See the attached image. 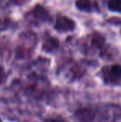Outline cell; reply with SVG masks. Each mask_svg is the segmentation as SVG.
Returning a JSON list of instances; mask_svg holds the SVG:
<instances>
[{"mask_svg": "<svg viewBox=\"0 0 121 122\" xmlns=\"http://www.w3.org/2000/svg\"><path fill=\"white\" fill-rule=\"evenodd\" d=\"M76 27V23L72 19L66 16H58L56 20L54 28L58 32H71Z\"/></svg>", "mask_w": 121, "mask_h": 122, "instance_id": "3957f363", "label": "cell"}, {"mask_svg": "<svg viewBox=\"0 0 121 122\" xmlns=\"http://www.w3.org/2000/svg\"><path fill=\"white\" fill-rule=\"evenodd\" d=\"M0 122H3V121H2V119H1V117H0Z\"/></svg>", "mask_w": 121, "mask_h": 122, "instance_id": "9c48e42d", "label": "cell"}, {"mask_svg": "<svg viewBox=\"0 0 121 122\" xmlns=\"http://www.w3.org/2000/svg\"><path fill=\"white\" fill-rule=\"evenodd\" d=\"M102 78L105 84L118 85L121 81V66L114 64L102 69Z\"/></svg>", "mask_w": 121, "mask_h": 122, "instance_id": "7a4b0ae2", "label": "cell"}, {"mask_svg": "<svg viewBox=\"0 0 121 122\" xmlns=\"http://www.w3.org/2000/svg\"><path fill=\"white\" fill-rule=\"evenodd\" d=\"M107 4L110 11L121 13V0H109Z\"/></svg>", "mask_w": 121, "mask_h": 122, "instance_id": "8992f818", "label": "cell"}, {"mask_svg": "<svg viewBox=\"0 0 121 122\" xmlns=\"http://www.w3.org/2000/svg\"><path fill=\"white\" fill-rule=\"evenodd\" d=\"M76 6L80 11L91 13L95 9V3L91 0H76Z\"/></svg>", "mask_w": 121, "mask_h": 122, "instance_id": "277c9868", "label": "cell"}, {"mask_svg": "<svg viewBox=\"0 0 121 122\" xmlns=\"http://www.w3.org/2000/svg\"><path fill=\"white\" fill-rule=\"evenodd\" d=\"M30 0H9V3L13 5H17V6H22V5L25 4Z\"/></svg>", "mask_w": 121, "mask_h": 122, "instance_id": "ba28073f", "label": "cell"}, {"mask_svg": "<svg viewBox=\"0 0 121 122\" xmlns=\"http://www.w3.org/2000/svg\"><path fill=\"white\" fill-rule=\"evenodd\" d=\"M26 18L31 23L38 24L40 23L51 21L52 17H51L49 12L43 6L37 4L27 13Z\"/></svg>", "mask_w": 121, "mask_h": 122, "instance_id": "6da1fadb", "label": "cell"}, {"mask_svg": "<svg viewBox=\"0 0 121 122\" xmlns=\"http://www.w3.org/2000/svg\"><path fill=\"white\" fill-rule=\"evenodd\" d=\"M58 46H59V42L57 39V37H49L44 41L42 48H43L44 51H47V52H51V51L57 49L58 47Z\"/></svg>", "mask_w": 121, "mask_h": 122, "instance_id": "5b68a950", "label": "cell"}, {"mask_svg": "<svg viewBox=\"0 0 121 122\" xmlns=\"http://www.w3.org/2000/svg\"><path fill=\"white\" fill-rule=\"evenodd\" d=\"M7 79H8V76H7L4 67L2 65H0V86L3 85L7 81Z\"/></svg>", "mask_w": 121, "mask_h": 122, "instance_id": "52a82bcc", "label": "cell"}]
</instances>
